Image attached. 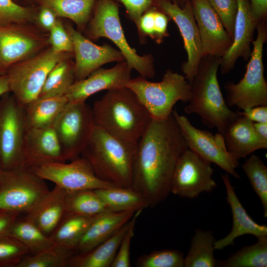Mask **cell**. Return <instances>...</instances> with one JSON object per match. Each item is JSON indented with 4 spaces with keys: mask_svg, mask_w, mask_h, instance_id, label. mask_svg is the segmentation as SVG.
I'll use <instances>...</instances> for the list:
<instances>
[{
    "mask_svg": "<svg viewBox=\"0 0 267 267\" xmlns=\"http://www.w3.org/2000/svg\"><path fill=\"white\" fill-rule=\"evenodd\" d=\"M66 194L65 190L55 185L25 217L49 236L66 213Z\"/></svg>",
    "mask_w": 267,
    "mask_h": 267,
    "instance_id": "cb8c5ba5",
    "label": "cell"
},
{
    "mask_svg": "<svg viewBox=\"0 0 267 267\" xmlns=\"http://www.w3.org/2000/svg\"><path fill=\"white\" fill-rule=\"evenodd\" d=\"M29 169L41 178L53 182L67 192L116 186L99 178L88 161L81 156L68 163H48Z\"/></svg>",
    "mask_w": 267,
    "mask_h": 267,
    "instance_id": "4fadbf2b",
    "label": "cell"
},
{
    "mask_svg": "<svg viewBox=\"0 0 267 267\" xmlns=\"http://www.w3.org/2000/svg\"><path fill=\"white\" fill-rule=\"evenodd\" d=\"M132 70L125 60L110 68L100 67L86 78L75 81L65 95L69 102H83L100 91L126 87L132 78Z\"/></svg>",
    "mask_w": 267,
    "mask_h": 267,
    "instance_id": "d6986e66",
    "label": "cell"
},
{
    "mask_svg": "<svg viewBox=\"0 0 267 267\" xmlns=\"http://www.w3.org/2000/svg\"><path fill=\"white\" fill-rule=\"evenodd\" d=\"M136 144L122 140L95 126L81 156L100 179L121 187H131Z\"/></svg>",
    "mask_w": 267,
    "mask_h": 267,
    "instance_id": "277c9868",
    "label": "cell"
},
{
    "mask_svg": "<svg viewBox=\"0 0 267 267\" xmlns=\"http://www.w3.org/2000/svg\"><path fill=\"white\" fill-rule=\"evenodd\" d=\"M135 212L108 210L97 215L79 241L75 254L90 250L107 239L128 222Z\"/></svg>",
    "mask_w": 267,
    "mask_h": 267,
    "instance_id": "603a6c76",
    "label": "cell"
},
{
    "mask_svg": "<svg viewBox=\"0 0 267 267\" xmlns=\"http://www.w3.org/2000/svg\"><path fill=\"white\" fill-rule=\"evenodd\" d=\"M69 58L59 62L51 70L38 97H53L65 94L75 82L74 63L70 62Z\"/></svg>",
    "mask_w": 267,
    "mask_h": 267,
    "instance_id": "836d02e7",
    "label": "cell"
},
{
    "mask_svg": "<svg viewBox=\"0 0 267 267\" xmlns=\"http://www.w3.org/2000/svg\"><path fill=\"white\" fill-rule=\"evenodd\" d=\"M74 254L73 251L53 245L38 253L26 255L16 267H66Z\"/></svg>",
    "mask_w": 267,
    "mask_h": 267,
    "instance_id": "74e56055",
    "label": "cell"
},
{
    "mask_svg": "<svg viewBox=\"0 0 267 267\" xmlns=\"http://www.w3.org/2000/svg\"><path fill=\"white\" fill-rule=\"evenodd\" d=\"M68 102L64 95L38 97L23 105L28 130L53 125Z\"/></svg>",
    "mask_w": 267,
    "mask_h": 267,
    "instance_id": "4316f807",
    "label": "cell"
},
{
    "mask_svg": "<svg viewBox=\"0 0 267 267\" xmlns=\"http://www.w3.org/2000/svg\"><path fill=\"white\" fill-rule=\"evenodd\" d=\"M252 14L257 23L265 17L267 12V0H250Z\"/></svg>",
    "mask_w": 267,
    "mask_h": 267,
    "instance_id": "681fc988",
    "label": "cell"
},
{
    "mask_svg": "<svg viewBox=\"0 0 267 267\" xmlns=\"http://www.w3.org/2000/svg\"><path fill=\"white\" fill-rule=\"evenodd\" d=\"M96 0H39L42 6L51 10L57 16L70 19L84 27L90 19Z\"/></svg>",
    "mask_w": 267,
    "mask_h": 267,
    "instance_id": "d6a6232c",
    "label": "cell"
},
{
    "mask_svg": "<svg viewBox=\"0 0 267 267\" xmlns=\"http://www.w3.org/2000/svg\"><path fill=\"white\" fill-rule=\"evenodd\" d=\"M183 254L174 249L153 251L136 259L138 267H184Z\"/></svg>",
    "mask_w": 267,
    "mask_h": 267,
    "instance_id": "f35d334b",
    "label": "cell"
},
{
    "mask_svg": "<svg viewBox=\"0 0 267 267\" xmlns=\"http://www.w3.org/2000/svg\"><path fill=\"white\" fill-rule=\"evenodd\" d=\"M53 127L66 161L80 157L95 127L91 107L68 102Z\"/></svg>",
    "mask_w": 267,
    "mask_h": 267,
    "instance_id": "30bf717a",
    "label": "cell"
},
{
    "mask_svg": "<svg viewBox=\"0 0 267 267\" xmlns=\"http://www.w3.org/2000/svg\"><path fill=\"white\" fill-rule=\"evenodd\" d=\"M66 30L73 44L75 81L86 78L104 64L125 60L120 50L109 44L97 45L70 25H67Z\"/></svg>",
    "mask_w": 267,
    "mask_h": 267,
    "instance_id": "e0dca14e",
    "label": "cell"
},
{
    "mask_svg": "<svg viewBox=\"0 0 267 267\" xmlns=\"http://www.w3.org/2000/svg\"><path fill=\"white\" fill-rule=\"evenodd\" d=\"M188 149L172 113L162 120L152 119L136 144L131 188L153 208L171 193L177 163Z\"/></svg>",
    "mask_w": 267,
    "mask_h": 267,
    "instance_id": "6da1fadb",
    "label": "cell"
},
{
    "mask_svg": "<svg viewBox=\"0 0 267 267\" xmlns=\"http://www.w3.org/2000/svg\"><path fill=\"white\" fill-rule=\"evenodd\" d=\"M213 176L211 163L188 148L176 166L171 193L182 198L193 199L202 192H211L217 186Z\"/></svg>",
    "mask_w": 267,
    "mask_h": 267,
    "instance_id": "5bb4252c",
    "label": "cell"
},
{
    "mask_svg": "<svg viewBox=\"0 0 267 267\" xmlns=\"http://www.w3.org/2000/svg\"><path fill=\"white\" fill-rule=\"evenodd\" d=\"M56 17V15L51 10L42 6L38 16V20L44 28L49 31L57 21Z\"/></svg>",
    "mask_w": 267,
    "mask_h": 267,
    "instance_id": "c3c4849f",
    "label": "cell"
},
{
    "mask_svg": "<svg viewBox=\"0 0 267 267\" xmlns=\"http://www.w3.org/2000/svg\"><path fill=\"white\" fill-rule=\"evenodd\" d=\"M4 173V171L2 170L0 165V185L1 182L3 175Z\"/></svg>",
    "mask_w": 267,
    "mask_h": 267,
    "instance_id": "f5cc1de1",
    "label": "cell"
},
{
    "mask_svg": "<svg viewBox=\"0 0 267 267\" xmlns=\"http://www.w3.org/2000/svg\"><path fill=\"white\" fill-rule=\"evenodd\" d=\"M251 186L262 203L267 218V167L257 155L252 154L242 166Z\"/></svg>",
    "mask_w": 267,
    "mask_h": 267,
    "instance_id": "8d00e7d4",
    "label": "cell"
},
{
    "mask_svg": "<svg viewBox=\"0 0 267 267\" xmlns=\"http://www.w3.org/2000/svg\"><path fill=\"white\" fill-rule=\"evenodd\" d=\"M258 34L252 41L253 48L243 78L237 84L227 82L225 101L229 107L236 106L244 110L267 105V83L264 77L263 62L264 44L267 39L265 23L258 25Z\"/></svg>",
    "mask_w": 267,
    "mask_h": 267,
    "instance_id": "52a82bcc",
    "label": "cell"
},
{
    "mask_svg": "<svg viewBox=\"0 0 267 267\" xmlns=\"http://www.w3.org/2000/svg\"><path fill=\"white\" fill-rule=\"evenodd\" d=\"M169 19L162 11L151 8L144 12L136 26L140 43H145L149 37L157 43H161L169 36L167 27Z\"/></svg>",
    "mask_w": 267,
    "mask_h": 267,
    "instance_id": "d590c367",
    "label": "cell"
},
{
    "mask_svg": "<svg viewBox=\"0 0 267 267\" xmlns=\"http://www.w3.org/2000/svg\"><path fill=\"white\" fill-rule=\"evenodd\" d=\"M97 215L84 216L65 213L49 236L54 245L74 252L79 241Z\"/></svg>",
    "mask_w": 267,
    "mask_h": 267,
    "instance_id": "83f0119b",
    "label": "cell"
},
{
    "mask_svg": "<svg viewBox=\"0 0 267 267\" xmlns=\"http://www.w3.org/2000/svg\"><path fill=\"white\" fill-rule=\"evenodd\" d=\"M156 2L161 11L175 22L183 38L187 60L182 65L181 70L190 84L203 58L200 37L191 2L187 1L183 8L169 0H157Z\"/></svg>",
    "mask_w": 267,
    "mask_h": 267,
    "instance_id": "2e32d148",
    "label": "cell"
},
{
    "mask_svg": "<svg viewBox=\"0 0 267 267\" xmlns=\"http://www.w3.org/2000/svg\"><path fill=\"white\" fill-rule=\"evenodd\" d=\"M215 241L213 231L195 230L184 258V267H217L218 260L214 254Z\"/></svg>",
    "mask_w": 267,
    "mask_h": 267,
    "instance_id": "f546056e",
    "label": "cell"
},
{
    "mask_svg": "<svg viewBox=\"0 0 267 267\" xmlns=\"http://www.w3.org/2000/svg\"><path fill=\"white\" fill-rule=\"evenodd\" d=\"M172 114L179 125L189 149L211 163H214L236 179L240 178L235 169L239 160L227 150L222 134L194 127L188 118L176 109Z\"/></svg>",
    "mask_w": 267,
    "mask_h": 267,
    "instance_id": "7c38bea8",
    "label": "cell"
},
{
    "mask_svg": "<svg viewBox=\"0 0 267 267\" xmlns=\"http://www.w3.org/2000/svg\"><path fill=\"white\" fill-rule=\"evenodd\" d=\"M127 87L155 120L169 117L177 102H188L191 95L190 84L184 75L171 69L165 72L160 82H150L140 76L131 78Z\"/></svg>",
    "mask_w": 267,
    "mask_h": 267,
    "instance_id": "8992f818",
    "label": "cell"
},
{
    "mask_svg": "<svg viewBox=\"0 0 267 267\" xmlns=\"http://www.w3.org/2000/svg\"><path fill=\"white\" fill-rule=\"evenodd\" d=\"M71 53L57 52L50 47L13 65L6 74L10 93L23 105L36 99L51 70Z\"/></svg>",
    "mask_w": 267,
    "mask_h": 267,
    "instance_id": "ba28073f",
    "label": "cell"
},
{
    "mask_svg": "<svg viewBox=\"0 0 267 267\" xmlns=\"http://www.w3.org/2000/svg\"><path fill=\"white\" fill-rule=\"evenodd\" d=\"M253 126L259 136L267 142V123H253Z\"/></svg>",
    "mask_w": 267,
    "mask_h": 267,
    "instance_id": "f907efd6",
    "label": "cell"
},
{
    "mask_svg": "<svg viewBox=\"0 0 267 267\" xmlns=\"http://www.w3.org/2000/svg\"><path fill=\"white\" fill-rule=\"evenodd\" d=\"M191 4L203 57H222L231 46L232 39L208 0H192Z\"/></svg>",
    "mask_w": 267,
    "mask_h": 267,
    "instance_id": "ac0fdd59",
    "label": "cell"
},
{
    "mask_svg": "<svg viewBox=\"0 0 267 267\" xmlns=\"http://www.w3.org/2000/svg\"><path fill=\"white\" fill-rule=\"evenodd\" d=\"M66 213L84 216H94L108 210L94 190L67 192Z\"/></svg>",
    "mask_w": 267,
    "mask_h": 267,
    "instance_id": "e575fe53",
    "label": "cell"
},
{
    "mask_svg": "<svg viewBox=\"0 0 267 267\" xmlns=\"http://www.w3.org/2000/svg\"><path fill=\"white\" fill-rule=\"evenodd\" d=\"M238 113L253 123H267V105L247 108L242 112L238 111Z\"/></svg>",
    "mask_w": 267,
    "mask_h": 267,
    "instance_id": "7dc6e473",
    "label": "cell"
},
{
    "mask_svg": "<svg viewBox=\"0 0 267 267\" xmlns=\"http://www.w3.org/2000/svg\"><path fill=\"white\" fill-rule=\"evenodd\" d=\"M142 211H136L129 222L128 227L120 242L117 254L111 267H130V249L132 240L134 236L136 220Z\"/></svg>",
    "mask_w": 267,
    "mask_h": 267,
    "instance_id": "b9f144b4",
    "label": "cell"
},
{
    "mask_svg": "<svg viewBox=\"0 0 267 267\" xmlns=\"http://www.w3.org/2000/svg\"><path fill=\"white\" fill-rule=\"evenodd\" d=\"M24 159V166L29 168L45 163L66 162L53 125L27 130Z\"/></svg>",
    "mask_w": 267,
    "mask_h": 267,
    "instance_id": "44dd1931",
    "label": "cell"
},
{
    "mask_svg": "<svg viewBox=\"0 0 267 267\" xmlns=\"http://www.w3.org/2000/svg\"><path fill=\"white\" fill-rule=\"evenodd\" d=\"M205 57L190 84L191 95L184 111L199 115L203 122L223 135L240 115L229 108L221 92L217 77L221 58Z\"/></svg>",
    "mask_w": 267,
    "mask_h": 267,
    "instance_id": "3957f363",
    "label": "cell"
},
{
    "mask_svg": "<svg viewBox=\"0 0 267 267\" xmlns=\"http://www.w3.org/2000/svg\"><path fill=\"white\" fill-rule=\"evenodd\" d=\"M9 235L24 245L28 250L29 255L38 253L54 245L49 236L25 217L17 219L10 229Z\"/></svg>",
    "mask_w": 267,
    "mask_h": 267,
    "instance_id": "4dcf8cb0",
    "label": "cell"
},
{
    "mask_svg": "<svg viewBox=\"0 0 267 267\" xmlns=\"http://www.w3.org/2000/svg\"><path fill=\"white\" fill-rule=\"evenodd\" d=\"M87 35L93 40L100 38L109 39L116 45L130 67L140 76L146 79L155 76L152 55H140L129 44L121 23L118 6L113 0H99L89 21Z\"/></svg>",
    "mask_w": 267,
    "mask_h": 267,
    "instance_id": "5b68a950",
    "label": "cell"
},
{
    "mask_svg": "<svg viewBox=\"0 0 267 267\" xmlns=\"http://www.w3.org/2000/svg\"><path fill=\"white\" fill-rule=\"evenodd\" d=\"M95 126L125 141L137 144L152 118L128 87L108 90L91 107Z\"/></svg>",
    "mask_w": 267,
    "mask_h": 267,
    "instance_id": "7a4b0ae2",
    "label": "cell"
},
{
    "mask_svg": "<svg viewBox=\"0 0 267 267\" xmlns=\"http://www.w3.org/2000/svg\"><path fill=\"white\" fill-rule=\"evenodd\" d=\"M20 214L0 209V238L8 236L10 229Z\"/></svg>",
    "mask_w": 267,
    "mask_h": 267,
    "instance_id": "bcb514c9",
    "label": "cell"
},
{
    "mask_svg": "<svg viewBox=\"0 0 267 267\" xmlns=\"http://www.w3.org/2000/svg\"><path fill=\"white\" fill-rule=\"evenodd\" d=\"M94 191L108 210L136 212L149 207L145 198L131 187L114 186Z\"/></svg>",
    "mask_w": 267,
    "mask_h": 267,
    "instance_id": "f1b7e54d",
    "label": "cell"
},
{
    "mask_svg": "<svg viewBox=\"0 0 267 267\" xmlns=\"http://www.w3.org/2000/svg\"><path fill=\"white\" fill-rule=\"evenodd\" d=\"M221 19L233 41L234 25L237 11L236 0H208Z\"/></svg>",
    "mask_w": 267,
    "mask_h": 267,
    "instance_id": "7bdbcfd3",
    "label": "cell"
},
{
    "mask_svg": "<svg viewBox=\"0 0 267 267\" xmlns=\"http://www.w3.org/2000/svg\"><path fill=\"white\" fill-rule=\"evenodd\" d=\"M49 190L45 180L28 168L4 171L0 185V209L27 213Z\"/></svg>",
    "mask_w": 267,
    "mask_h": 267,
    "instance_id": "8fae6325",
    "label": "cell"
},
{
    "mask_svg": "<svg viewBox=\"0 0 267 267\" xmlns=\"http://www.w3.org/2000/svg\"><path fill=\"white\" fill-rule=\"evenodd\" d=\"M223 135L227 150L238 160L246 158L256 150L267 148V142L259 136L253 122L241 115Z\"/></svg>",
    "mask_w": 267,
    "mask_h": 267,
    "instance_id": "d4e9b609",
    "label": "cell"
},
{
    "mask_svg": "<svg viewBox=\"0 0 267 267\" xmlns=\"http://www.w3.org/2000/svg\"><path fill=\"white\" fill-rule=\"evenodd\" d=\"M219 267H267V236L257 238L252 245L245 246L224 260H218Z\"/></svg>",
    "mask_w": 267,
    "mask_h": 267,
    "instance_id": "1f68e13d",
    "label": "cell"
},
{
    "mask_svg": "<svg viewBox=\"0 0 267 267\" xmlns=\"http://www.w3.org/2000/svg\"><path fill=\"white\" fill-rule=\"evenodd\" d=\"M232 43L221 58L220 66L223 74L229 72L240 57H247L257 22L255 20L247 0H236Z\"/></svg>",
    "mask_w": 267,
    "mask_h": 267,
    "instance_id": "ffe728a7",
    "label": "cell"
},
{
    "mask_svg": "<svg viewBox=\"0 0 267 267\" xmlns=\"http://www.w3.org/2000/svg\"><path fill=\"white\" fill-rule=\"evenodd\" d=\"M125 6L128 18L136 26L141 16L151 9L154 0H118Z\"/></svg>",
    "mask_w": 267,
    "mask_h": 267,
    "instance_id": "f6af8a7d",
    "label": "cell"
},
{
    "mask_svg": "<svg viewBox=\"0 0 267 267\" xmlns=\"http://www.w3.org/2000/svg\"><path fill=\"white\" fill-rule=\"evenodd\" d=\"M9 93L0 97V165L4 171L25 167L24 147L28 130L23 106Z\"/></svg>",
    "mask_w": 267,
    "mask_h": 267,
    "instance_id": "9c48e42d",
    "label": "cell"
},
{
    "mask_svg": "<svg viewBox=\"0 0 267 267\" xmlns=\"http://www.w3.org/2000/svg\"><path fill=\"white\" fill-rule=\"evenodd\" d=\"M27 248L8 235L0 238V267H16L26 255Z\"/></svg>",
    "mask_w": 267,
    "mask_h": 267,
    "instance_id": "ab89813d",
    "label": "cell"
},
{
    "mask_svg": "<svg viewBox=\"0 0 267 267\" xmlns=\"http://www.w3.org/2000/svg\"><path fill=\"white\" fill-rule=\"evenodd\" d=\"M222 178L226 189V199L232 212V226L226 236L215 241V250H223L234 245L235 239L243 235L251 234L257 238L267 236V226L254 221L242 206L230 182L229 175L227 173L222 175Z\"/></svg>",
    "mask_w": 267,
    "mask_h": 267,
    "instance_id": "7402d4cb",
    "label": "cell"
},
{
    "mask_svg": "<svg viewBox=\"0 0 267 267\" xmlns=\"http://www.w3.org/2000/svg\"><path fill=\"white\" fill-rule=\"evenodd\" d=\"M49 31L48 43L54 51L73 53V48L71 38L59 20H57Z\"/></svg>",
    "mask_w": 267,
    "mask_h": 267,
    "instance_id": "ee69618b",
    "label": "cell"
},
{
    "mask_svg": "<svg viewBox=\"0 0 267 267\" xmlns=\"http://www.w3.org/2000/svg\"><path fill=\"white\" fill-rule=\"evenodd\" d=\"M48 39L24 24L0 25V75L44 48Z\"/></svg>",
    "mask_w": 267,
    "mask_h": 267,
    "instance_id": "9a60e30c",
    "label": "cell"
},
{
    "mask_svg": "<svg viewBox=\"0 0 267 267\" xmlns=\"http://www.w3.org/2000/svg\"><path fill=\"white\" fill-rule=\"evenodd\" d=\"M33 14L30 8L18 5L12 0H0V25L25 24L32 20Z\"/></svg>",
    "mask_w": 267,
    "mask_h": 267,
    "instance_id": "60d3db41",
    "label": "cell"
},
{
    "mask_svg": "<svg viewBox=\"0 0 267 267\" xmlns=\"http://www.w3.org/2000/svg\"><path fill=\"white\" fill-rule=\"evenodd\" d=\"M8 92H10L8 81L6 75H0V97Z\"/></svg>",
    "mask_w": 267,
    "mask_h": 267,
    "instance_id": "816d5d0a",
    "label": "cell"
},
{
    "mask_svg": "<svg viewBox=\"0 0 267 267\" xmlns=\"http://www.w3.org/2000/svg\"><path fill=\"white\" fill-rule=\"evenodd\" d=\"M129 222L107 239L91 250L74 254L69 260L67 267H111Z\"/></svg>",
    "mask_w": 267,
    "mask_h": 267,
    "instance_id": "484cf974",
    "label": "cell"
}]
</instances>
